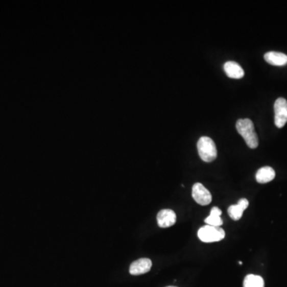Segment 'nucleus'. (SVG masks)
<instances>
[{
	"label": "nucleus",
	"instance_id": "7",
	"mask_svg": "<svg viewBox=\"0 0 287 287\" xmlns=\"http://www.w3.org/2000/svg\"><path fill=\"white\" fill-rule=\"evenodd\" d=\"M177 221V214L173 210H161L157 214V224L162 228L172 227Z\"/></svg>",
	"mask_w": 287,
	"mask_h": 287
},
{
	"label": "nucleus",
	"instance_id": "2",
	"mask_svg": "<svg viewBox=\"0 0 287 287\" xmlns=\"http://www.w3.org/2000/svg\"><path fill=\"white\" fill-rule=\"evenodd\" d=\"M197 149L200 158L204 162L209 163L217 157V149L212 139L208 136H202L197 142Z\"/></svg>",
	"mask_w": 287,
	"mask_h": 287
},
{
	"label": "nucleus",
	"instance_id": "14",
	"mask_svg": "<svg viewBox=\"0 0 287 287\" xmlns=\"http://www.w3.org/2000/svg\"><path fill=\"white\" fill-rule=\"evenodd\" d=\"M264 280L262 277L259 275H255V279H254V287H264Z\"/></svg>",
	"mask_w": 287,
	"mask_h": 287
},
{
	"label": "nucleus",
	"instance_id": "3",
	"mask_svg": "<svg viewBox=\"0 0 287 287\" xmlns=\"http://www.w3.org/2000/svg\"><path fill=\"white\" fill-rule=\"evenodd\" d=\"M198 237L202 242H219L225 237V231L220 227L204 226L199 230Z\"/></svg>",
	"mask_w": 287,
	"mask_h": 287
},
{
	"label": "nucleus",
	"instance_id": "12",
	"mask_svg": "<svg viewBox=\"0 0 287 287\" xmlns=\"http://www.w3.org/2000/svg\"><path fill=\"white\" fill-rule=\"evenodd\" d=\"M222 214L221 210L219 207H213L210 213L209 217L205 220L206 224L213 227H221L224 224L220 216Z\"/></svg>",
	"mask_w": 287,
	"mask_h": 287
},
{
	"label": "nucleus",
	"instance_id": "16",
	"mask_svg": "<svg viewBox=\"0 0 287 287\" xmlns=\"http://www.w3.org/2000/svg\"><path fill=\"white\" fill-rule=\"evenodd\" d=\"M167 287H177V286H173V285H170V286H167Z\"/></svg>",
	"mask_w": 287,
	"mask_h": 287
},
{
	"label": "nucleus",
	"instance_id": "1",
	"mask_svg": "<svg viewBox=\"0 0 287 287\" xmlns=\"http://www.w3.org/2000/svg\"><path fill=\"white\" fill-rule=\"evenodd\" d=\"M236 129L250 149H256L258 147V135L254 130L252 121L248 118L240 119L236 122Z\"/></svg>",
	"mask_w": 287,
	"mask_h": 287
},
{
	"label": "nucleus",
	"instance_id": "15",
	"mask_svg": "<svg viewBox=\"0 0 287 287\" xmlns=\"http://www.w3.org/2000/svg\"><path fill=\"white\" fill-rule=\"evenodd\" d=\"M238 264H240V265H242V264H243V262H238Z\"/></svg>",
	"mask_w": 287,
	"mask_h": 287
},
{
	"label": "nucleus",
	"instance_id": "11",
	"mask_svg": "<svg viewBox=\"0 0 287 287\" xmlns=\"http://www.w3.org/2000/svg\"><path fill=\"white\" fill-rule=\"evenodd\" d=\"M275 177V172L274 169L269 166L261 168L257 172L256 178L257 182L259 184H266L268 182L272 181Z\"/></svg>",
	"mask_w": 287,
	"mask_h": 287
},
{
	"label": "nucleus",
	"instance_id": "4",
	"mask_svg": "<svg viewBox=\"0 0 287 287\" xmlns=\"http://www.w3.org/2000/svg\"><path fill=\"white\" fill-rule=\"evenodd\" d=\"M275 124L277 127H284L287 122V101L279 98L275 102Z\"/></svg>",
	"mask_w": 287,
	"mask_h": 287
},
{
	"label": "nucleus",
	"instance_id": "9",
	"mask_svg": "<svg viewBox=\"0 0 287 287\" xmlns=\"http://www.w3.org/2000/svg\"><path fill=\"white\" fill-rule=\"evenodd\" d=\"M249 206V202L247 199H241L238 200V204L235 205L230 206L228 208V214L233 220H238L242 217L244 211L247 209Z\"/></svg>",
	"mask_w": 287,
	"mask_h": 287
},
{
	"label": "nucleus",
	"instance_id": "10",
	"mask_svg": "<svg viewBox=\"0 0 287 287\" xmlns=\"http://www.w3.org/2000/svg\"><path fill=\"white\" fill-rule=\"evenodd\" d=\"M224 71L227 76L234 79H240L244 76V70L240 64L235 62H227L224 64Z\"/></svg>",
	"mask_w": 287,
	"mask_h": 287
},
{
	"label": "nucleus",
	"instance_id": "13",
	"mask_svg": "<svg viewBox=\"0 0 287 287\" xmlns=\"http://www.w3.org/2000/svg\"><path fill=\"white\" fill-rule=\"evenodd\" d=\"M254 279H255V275H247L244 278V287H254Z\"/></svg>",
	"mask_w": 287,
	"mask_h": 287
},
{
	"label": "nucleus",
	"instance_id": "6",
	"mask_svg": "<svg viewBox=\"0 0 287 287\" xmlns=\"http://www.w3.org/2000/svg\"><path fill=\"white\" fill-rule=\"evenodd\" d=\"M151 260L149 258H140L131 264L129 267V273L132 275H140L149 272L152 268Z\"/></svg>",
	"mask_w": 287,
	"mask_h": 287
},
{
	"label": "nucleus",
	"instance_id": "5",
	"mask_svg": "<svg viewBox=\"0 0 287 287\" xmlns=\"http://www.w3.org/2000/svg\"><path fill=\"white\" fill-rule=\"evenodd\" d=\"M193 197L197 204L202 206L208 205L212 200L210 192L200 183H196L193 185Z\"/></svg>",
	"mask_w": 287,
	"mask_h": 287
},
{
	"label": "nucleus",
	"instance_id": "8",
	"mask_svg": "<svg viewBox=\"0 0 287 287\" xmlns=\"http://www.w3.org/2000/svg\"><path fill=\"white\" fill-rule=\"evenodd\" d=\"M264 59L272 66H284L287 65V55L277 51L267 52L264 55Z\"/></svg>",
	"mask_w": 287,
	"mask_h": 287
}]
</instances>
